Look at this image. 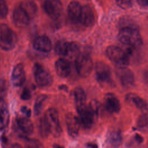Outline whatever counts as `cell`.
<instances>
[{"instance_id":"cell-1","label":"cell","mask_w":148,"mask_h":148,"mask_svg":"<svg viewBox=\"0 0 148 148\" xmlns=\"http://www.w3.org/2000/svg\"><path fill=\"white\" fill-rule=\"evenodd\" d=\"M99 103L96 100H92L88 105L77 112L80 125L86 129L90 128L98 116Z\"/></svg>"},{"instance_id":"cell-35","label":"cell","mask_w":148,"mask_h":148,"mask_svg":"<svg viewBox=\"0 0 148 148\" xmlns=\"http://www.w3.org/2000/svg\"><path fill=\"white\" fill-rule=\"evenodd\" d=\"M138 3L142 7L148 6V0H136Z\"/></svg>"},{"instance_id":"cell-37","label":"cell","mask_w":148,"mask_h":148,"mask_svg":"<svg viewBox=\"0 0 148 148\" xmlns=\"http://www.w3.org/2000/svg\"><path fill=\"white\" fill-rule=\"evenodd\" d=\"M135 138L136 140L138 142H139V143H141V142L143 141V138H142L140 135H138V134H136V135H135Z\"/></svg>"},{"instance_id":"cell-20","label":"cell","mask_w":148,"mask_h":148,"mask_svg":"<svg viewBox=\"0 0 148 148\" xmlns=\"http://www.w3.org/2000/svg\"><path fill=\"white\" fill-rule=\"evenodd\" d=\"M16 123L18 128L25 135H31L34 131V125L28 117H18Z\"/></svg>"},{"instance_id":"cell-26","label":"cell","mask_w":148,"mask_h":148,"mask_svg":"<svg viewBox=\"0 0 148 148\" xmlns=\"http://www.w3.org/2000/svg\"><path fill=\"white\" fill-rule=\"evenodd\" d=\"M20 6L25 10L30 18L35 15L37 11V7L34 2L28 0L23 2Z\"/></svg>"},{"instance_id":"cell-34","label":"cell","mask_w":148,"mask_h":148,"mask_svg":"<svg viewBox=\"0 0 148 148\" xmlns=\"http://www.w3.org/2000/svg\"><path fill=\"white\" fill-rule=\"evenodd\" d=\"M21 112H22L24 114L26 115V117H30V116H31V111L30 109L26 107V106H23V107L21 108Z\"/></svg>"},{"instance_id":"cell-39","label":"cell","mask_w":148,"mask_h":148,"mask_svg":"<svg viewBox=\"0 0 148 148\" xmlns=\"http://www.w3.org/2000/svg\"><path fill=\"white\" fill-rule=\"evenodd\" d=\"M54 148H65V147L63 146H61L60 145H55L54 146Z\"/></svg>"},{"instance_id":"cell-8","label":"cell","mask_w":148,"mask_h":148,"mask_svg":"<svg viewBox=\"0 0 148 148\" xmlns=\"http://www.w3.org/2000/svg\"><path fill=\"white\" fill-rule=\"evenodd\" d=\"M51 130V134L54 136L60 135L62 132V128L59 121L58 113L54 108L48 109L45 115Z\"/></svg>"},{"instance_id":"cell-32","label":"cell","mask_w":148,"mask_h":148,"mask_svg":"<svg viewBox=\"0 0 148 148\" xmlns=\"http://www.w3.org/2000/svg\"><path fill=\"white\" fill-rule=\"evenodd\" d=\"M138 125L139 127H143L148 124V116L146 114H142L138 120Z\"/></svg>"},{"instance_id":"cell-23","label":"cell","mask_w":148,"mask_h":148,"mask_svg":"<svg viewBox=\"0 0 148 148\" xmlns=\"http://www.w3.org/2000/svg\"><path fill=\"white\" fill-rule=\"evenodd\" d=\"M0 109H1V129L3 130L5 128L9 121V110L7 106V105L3 99H1V104H0Z\"/></svg>"},{"instance_id":"cell-24","label":"cell","mask_w":148,"mask_h":148,"mask_svg":"<svg viewBox=\"0 0 148 148\" xmlns=\"http://www.w3.org/2000/svg\"><path fill=\"white\" fill-rule=\"evenodd\" d=\"M70 43L71 42L64 40L58 41L54 48L56 53L58 55L67 57L69 50Z\"/></svg>"},{"instance_id":"cell-22","label":"cell","mask_w":148,"mask_h":148,"mask_svg":"<svg viewBox=\"0 0 148 148\" xmlns=\"http://www.w3.org/2000/svg\"><path fill=\"white\" fill-rule=\"evenodd\" d=\"M123 141V138L121 132L118 130L111 131L108 135L107 142L108 144L113 148L119 147Z\"/></svg>"},{"instance_id":"cell-28","label":"cell","mask_w":148,"mask_h":148,"mask_svg":"<svg viewBox=\"0 0 148 148\" xmlns=\"http://www.w3.org/2000/svg\"><path fill=\"white\" fill-rule=\"evenodd\" d=\"M25 148H44L42 144L37 139H32L28 140Z\"/></svg>"},{"instance_id":"cell-19","label":"cell","mask_w":148,"mask_h":148,"mask_svg":"<svg viewBox=\"0 0 148 148\" xmlns=\"http://www.w3.org/2000/svg\"><path fill=\"white\" fill-rule=\"evenodd\" d=\"M74 99L77 111H79L87 105H86V97L83 89L80 87H76L73 90Z\"/></svg>"},{"instance_id":"cell-3","label":"cell","mask_w":148,"mask_h":148,"mask_svg":"<svg viewBox=\"0 0 148 148\" xmlns=\"http://www.w3.org/2000/svg\"><path fill=\"white\" fill-rule=\"evenodd\" d=\"M106 55L118 68H127L130 64L128 53L116 46H109L106 48Z\"/></svg>"},{"instance_id":"cell-25","label":"cell","mask_w":148,"mask_h":148,"mask_svg":"<svg viewBox=\"0 0 148 148\" xmlns=\"http://www.w3.org/2000/svg\"><path fill=\"white\" fill-rule=\"evenodd\" d=\"M39 132L40 135L43 138H46L50 134H51V127L45 116H43L39 121Z\"/></svg>"},{"instance_id":"cell-13","label":"cell","mask_w":148,"mask_h":148,"mask_svg":"<svg viewBox=\"0 0 148 148\" xmlns=\"http://www.w3.org/2000/svg\"><path fill=\"white\" fill-rule=\"evenodd\" d=\"M105 108L111 113H118L121 109V105L117 98L112 93H108L104 98Z\"/></svg>"},{"instance_id":"cell-33","label":"cell","mask_w":148,"mask_h":148,"mask_svg":"<svg viewBox=\"0 0 148 148\" xmlns=\"http://www.w3.org/2000/svg\"><path fill=\"white\" fill-rule=\"evenodd\" d=\"M20 97H21V99L23 100L29 99L31 98V93L30 90L27 87L24 88L22 91Z\"/></svg>"},{"instance_id":"cell-12","label":"cell","mask_w":148,"mask_h":148,"mask_svg":"<svg viewBox=\"0 0 148 148\" xmlns=\"http://www.w3.org/2000/svg\"><path fill=\"white\" fill-rule=\"evenodd\" d=\"M25 72L23 65L20 63L15 65L11 76L12 84L15 87L21 86L25 82Z\"/></svg>"},{"instance_id":"cell-29","label":"cell","mask_w":148,"mask_h":148,"mask_svg":"<svg viewBox=\"0 0 148 148\" xmlns=\"http://www.w3.org/2000/svg\"><path fill=\"white\" fill-rule=\"evenodd\" d=\"M115 1L119 6L124 9L131 8L132 5V0H115Z\"/></svg>"},{"instance_id":"cell-5","label":"cell","mask_w":148,"mask_h":148,"mask_svg":"<svg viewBox=\"0 0 148 148\" xmlns=\"http://www.w3.org/2000/svg\"><path fill=\"white\" fill-rule=\"evenodd\" d=\"M75 61L76 71L80 76L86 77L90 75L93 68V62L88 54H79Z\"/></svg>"},{"instance_id":"cell-17","label":"cell","mask_w":148,"mask_h":148,"mask_svg":"<svg viewBox=\"0 0 148 148\" xmlns=\"http://www.w3.org/2000/svg\"><path fill=\"white\" fill-rule=\"evenodd\" d=\"M55 69L57 74L61 77H67L71 72V65L65 58H59L55 63Z\"/></svg>"},{"instance_id":"cell-7","label":"cell","mask_w":148,"mask_h":148,"mask_svg":"<svg viewBox=\"0 0 148 148\" xmlns=\"http://www.w3.org/2000/svg\"><path fill=\"white\" fill-rule=\"evenodd\" d=\"M95 75L97 81L102 85L112 83V74L109 66L103 62H97Z\"/></svg>"},{"instance_id":"cell-18","label":"cell","mask_w":148,"mask_h":148,"mask_svg":"<svg viewBox=\"0 0 148 148\" xmlns=\"http://www.w3.org/2000/svg\"><path fill=\"white\" fill-rule=\"evenodd\" d=\"M82 6L77 1H72L69 3L67 8V12L70 20L74 22L79 21Z\"/></svg>"},{"instance_id":"cell-11","label":"cell","mask_w":148,"mask_h":148,"mask_svg":"<svg viewBox=\"0 0 148 148\" xmlns=\"http://www.w3.org/2000/svg\"><path fill=\"white\" fill-rule=\"evenodd\" d=\"M14 24L19 28H23L28 25L30 17L25 10L21 6L16 7L13 13Z\"/></svg>"},{"instance_id":"cell-6","label":"cell","mask_w":148,"mask_h":148,"mask_svg":"<svg viewBox=\"0 0 148 148\" xmlns=\"http://www.w3.org/2000/svg\"><path fill=\"white\" fill-rule=\"evenodd\" d=\"M36 83L41 87H48L53 83V77L50 73L39 64H36L33 69Z\"/></svg>"},{"instance_id":"cell-27","label":"cell","mask_w":148,"mask_h":148,"mask_svg":"<svg viewBox=\"0 0 148 148\" xmlns=\"http://www.w3.org/2000/svg\"><path fill=\"white\" fill-rule=\"evenodd\" d=\"M47 98V95L45 94L39 95L36 99L34 107V113L35 116L39 115L43 108V103Z\"/></svg>"},{"instance_id":"cell-38","label":"cell","mask_w":148,"mask_h":148,"mask_svg":"<svg viewBox=\"0 0 148 148\" xmlns=\"http://www.w3.org/2000/svg\"><path fill=\"white\" fill-rule=\"evenodd\" d=\"M87 147L89 148H98V146L95 143H87Z\"/></svg>"},{"instance_id":"cell-2","label":"cell","mask_w":148,"mask_h":148,"mask_svg":"<svg viewBox=\"0 0 148 148\" xmlns=\"http://www.w3.org/2000/svg\"><path fill=\"white\" fill-rule=\"evenodd\" d=\"M118 39L122 43L137 47L142 44V38L136 27H123L117 35Z\"/></svg>"},{"instance_id":"cell-31","label":"cell","mask_w":148,"mask_h":148,"mask_svg":"<svg viewBox=\"0 0 148 148\" xmlns=\"http://www.w3.org/2000/svg\"><path fill=\"white\" fill-rule=\"evenodd\" d=\"M8 90V83L4 79H1V99L5 97Z\"/></svg>"},{"instance_id":"cell-36","label":"cell","mask_w":148,"mask_h":148,"mask_svg":"<svg viewBox=\"0 0 148 148\" xmlns=\"http://www.w3.org/2000/svg\"><path fill=\"white\" fill-rule=\"evenodd\" d=\"M7 148H22V146L18 143H15L10 145Z\"/></svg>"},{"instance_id":"cell-21","label":"cell","mask_w":148,"mask_h":148,"mask_svg":"<svg viewBox=\"0 0 148 148\" xmlns=\"http://www.w3.org/2000/svg\"><path fill=\"white\" fill-rule=\"evenodd\" d=\"M125 99L129 103L135 105L139 109L146 110L148 109V104L146 101L135 94H128L125 97Z\"/></svg>"},{"instance_id":"cell-16","label":"cell","mask_w":148,"mask_h":148,"mask_svg":"<svg viewBox=\"0 0 148 148\" xmlns=\"http://www.w3.org/2000/svg\"><path fill=\"white\" fill-rule=\"evenodd\" d=\"M33 47L37 51L47 53L51 49V43L47 36L45 35L39 36L34 41Z\"/></svg>"},{"instance_id":"cell-30","label":"cell","mask_w":148,"mask_h":148,"mask_svg":"<svg viewBox=\"0 0 148 148\" xmlns=\"http://www.w3.org/2000/svg\"><path fill=\"white\" fill-rule=\"evenodd\" d=\"M0 6H1V17L2 18H4L6 17L8 12V6L6 3V2L5 0H1L0 1Z\"/></svg>"},{"instance_id":"cell-14","label":"cell","mask_w":148,"mask_h":148,"mask_svg":"<svg viewBox=\"0 0 148 148\" xmlns=\"http://www.w3.org/2000/svg\"><path fill=\"white\" fill-rule=\"evenodd\" d=\"M80 23L86 27H91L95 23V16L92 8L89 5H84L82 10L79 19Z\"/></svg>"},{"instance_id":"cell-15","label":"cell","mask_w":148,"mask_h":148,"mask_svg":"<svg viewBox=\"0 0 148 148\" xmlns=\"http://www.w3.org/2000/svg\"><path fill=\"white\" fill-rule=\"evenodd\" d=\"M117 75L123 86L130 87L133 85L134 83V75L130 69L127 68H118Z\"/></svg>"},{"instance_id":"cell-9","label":"cell","mask_w":148,"mask_h":148,"mask_svg":"<svg viewBox=\"0 0 148 148\" xmlns=\"http://www.w3.org/2000/svg\"><path fill=\"white\" fill-rule=\"evenodd\" d=\"M44 8L49 17L53 19L58 18L62 12V5L59 0H46Z\"/></svg>"},{"instance_id":"cell-4","label":"cell","mask_w":148,"mask_h":148,"mask_svg":"<svg viewBox=\"0 0 148 148\" xmlns=\"http://www.w3.org/2000/svg\"><path fill=\"white\" fill-rule=\"evenodd\" d=\"M0 34L1 49L5 51L13 49L17 42V37L14 32L6 24H1Z\"/></svg>"},{"instance_id":"cell-10","label":"cell","mask_w":148,"mask_h":148,"mask_svg":"<svg viewBox=\"0 0 148 148\" xmlns=\"http://www.w3.org/2000/svg\"><path fill=\"white\" fill-rule=\"evenodd\" d=\"M65 122L69 135L73 138L77 136L81 125L79 118L73 113H68L65 116Z\"/></svg>"}]
</instances>
